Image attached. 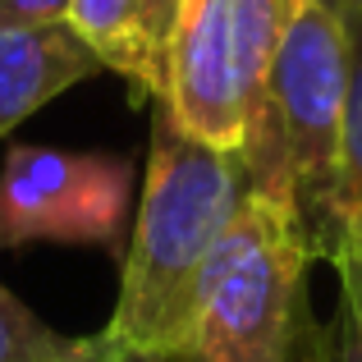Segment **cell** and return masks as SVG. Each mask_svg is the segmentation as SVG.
Segmentation results:
<instances>
[{"instance_id":"cell-5","label":"cell","mask_w":362,"mask_h":362,"mask_svg":"<svg viewBox=\"0 0 362 362\" xmlns=\"http://www.w3.org/2000/svg\"><path fill=\"white\" fill-rule=\"evenodd\" d=\"M129 184V160L23 142L0 165V252L23 243L115 247Z\"/></svg>"},{"instance_id":"cell-14","label":"cell","mask_w":362,"mask_h":362,"mask_svg":"<svg viewBox=\"0 0 362 362\" xmlns=\"http://www.w3.org/2000/svg\"><path fill=\"white\" fill-rule=\"evenodd\" d=\"M188 5H193V0H188Z\"/></svg>"},{"instance_id":"cell-1","label":"cell","mask_w":362,"mask_h":362,"mask_svg":"<svg viewBox=\"0 0 362 362\" xmlns=\"http://www.w3.org/2000/svg\"><path fill=\"white\" fill-rule=\"evenodd\" d=\"M243 197V151L188 138L170 115V106L156 97L138 225L124 252L115 317L101 330L106 344L165 362L184 349L202 266Z\"/></svg>"},{"instance_id":"cell-7","label":"cell","mask_w":362,"mask_h":362,"mask_svg":"<svg viewBox=\"0 0 362 362\" xmlns=\"http://www.w3.org/2000/svg\"><path fill=\"white\" fill-rule=\"evenodd\" d=\"M97 69V55L64 23L5 28L0 33V133L23 124L37 106L60 97Z\"/></svg>"},{"instance_id":"cell-10","label":"cell","mask_w":362,"mask_h":362,"mask_svg":"<svg viewBox=\"0 0 362 362\" xmlns=\"http://www.w3.org/2000/svg\"><path fill=\"white\" fill-rule=\"evenodd\" d=\"M74 0H0V33L5 28H46L64 23Z\"/></svg>"},{"instance_id":"cell-11","label":"cell","mask_w":362,"mask_h":362,"mask_svg":"<svg viewBox=\"0 0 362 362\" xmlns=\"http://www.w3.org/2000/svg\"><path fill=\"white\" fill-rule=\"evenodd\" d=\"M64 362H165V358L129 354V349H115V344H106L101 335H92V339H83V349H78V354H69Z\"/></svg>"},{"instance_id":"cell-3","label":"cell","mask_w":362,"mask_h":362,"mask_svg":"<svg viewBox=\"0 0 362 362\" xmlns=\"http://www.w3.org/2000/svg\"><path fill=\"white\" fill-rule=\"evenodd\" d=\"M308 243L280 202H239L197 280L193 326L170 362H321L330 339L308 317Z\"/></svg>"},{"instance_id":"cell-4","label":"cell","mask_w":362,"mask_h":362,"mask_svg":"<svg viewBox=\"0 0 362 362\" xmlns=\"http://www.w3.org/2000/svg\"><path fill=\"white\" fill-rule=\"evenodd\" d=\"M303 0H193L160 101L197 142L243 151L275 51Z\"/></svg>"},{"instance_id":"cell-2","label":"cell","mask_w":362,"mask_h":362,"mask_svg":"<svg viewBox=\"0 0 362 362\" xmlns=\"http://www.w3.org/2000/svg\"><path fill=\"white\" fill-rule=\"evenodd\" d=\"M349 46L339 0H303L275 51L262 110L243 142L247 188L298 221L312 262H326L344 129Z\"/></svg>"},{"instance_id":"cell-6","label":"cell","mask_w":362,"mask_h":362,"mask_svg":"<svg viewBox=\"0 0 362 362\" xmlns=\"http://www.w3.org/2000/svg\"><path fill=\"white\" fill-rule=\"evenodd\" d=\"M184 14L188 0H74L69 28L97 55V64L124 74L147 97H160Z\"/></svg>"},{"instance_id":"cell-8","label":"cell","mask_w":362,"mask_h":362,"mask_svg":"<svg viewBox=\"0 0 362 362\" xmlns=\"http://www.w3.org/2000/svg\"><path fill=\"white\" fill-rule=\"evenodd\" d=\"M339 18H344L349 46V83L335 170V225H330L326 262L339 271L344 298H362V0H339Z\"/></svg>"},{"instance_id":"cell-13","label":"cell","mask_w":362,"mask_h":362,"mask_svg":"<svg viewBox=\"0 0 362 362\" xmlns=\"http://www.w3.org/2000/svg\"><path fill=\"white\" fill-rule=\"evenodd\" d=\"M321 362H335V354H326V358H321Z\"/></svg>"},{"instance_id":"cell-12","label":"cell","mask_w":362,"mask_h":362,"mask_svg":"<svg viewBox=\"0 0 362 362\" xmlns=\"http://www.w3.org/2000/svg\"><path fill=\"white\" fill-rule=\"evenodd\" d=\"M339 335H344V358L362 362V298H344V312H339Z\"/></svg>"},{"instance_id":"cell-9","label":"cell","mask_w":362,"mask_h":362,"mask_svg":"<svg viewBox=\"0 0 362 362\" xmlns=\"http://www.w3.org/2000/svg\"><path fill=\"white\" fill-rule=\"evenodd\" d=\"M78 349H83V339L51 330L33 308H23L0 284V362H64Z\"/></svg>"}]
</instances>
